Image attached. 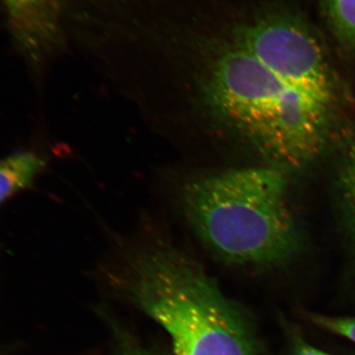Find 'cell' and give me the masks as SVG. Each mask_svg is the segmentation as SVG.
I'll use <instances>...</instances> for the list:
<instances>
[{
  "label": "cell",
  "mask_w": 355,
  "mask_h": 355,
  "mask_svg": "<svg viewBox=\"0 0 355 355\" xmlns=\"http://www.w3.org/2000/svg\"><path fill=\"white\" fill-rule=\"evenodd\" d=\"M207 0H153L140 44L146 64L186 79L197 119L247 142L277 167L317 158L335 109L286 85L232 38Z\"/></svg>",
  "instance_id": "1"
},
{
  "label": "cell",
  "mask_w": 355,
  "mask_h": 355,
  "mask_svg": "<svg viewBox=\"0 0 355 355\" xmlns=\"http://www.w3.org/2000/svg\"><path fill=\"white\" fill-rule=\"evenodd\" d=\"M114 279L128 300L165 329L176 355H260L244 313L171 242L154 238L133 247Z\"/></svg>",
  "instance_id": "2"
},
{
  "label": "cell",
  "mask_w": 355,
  "mask_h": 355,
  "mask_svg": "<svg viewBox=\"0 0 355 355\" xmlns=\"http://www.w3.org/2000/svg\"><path fill=\"white\" fill-rule=\"evenodd\" d=\"M287 195L282 168H234L189 180L181 205L191 230L221 260L272 266L291 260L301 246Z\"/></svg>",
  "instance_id": "3"
},
{
  "label": "cell",
  "mask_w": 355,
  "mask_h": 355,
  "mask_svg": "<svg viewBox=\"0 0 355 355\" xmlns=\"http://www.w3.org/2000/svg\"><path fill=\"white\" fill-rule=\"evenodd\" d=\"M14 46L38 69L64 50L67 40L62 0H0Z\"/></svg>",
  "instance_id": "4"
},
{
  "label": "cell",
  "mask_w": 355,
  "mask_h": 355,
  "mask_svg": "<svg viewBox=\"0 0 355 355\" xmlns=\"http://www.w3.org/2000/svg\"><path fill=\"white\" fill-rule=\"evenodd\" d=\"M322 27L345 58H355V0H311Z\"/></svg>",
  "instance_id": "5"
},
{
  "label": "cell",
  "mask_w": 355,
  "mask_h": 355,
  "mask_svg": "<svg viewBox=\"0 0 355 355\" xmlns=\"http://www.w3.org/2000/svg\"><path fill=\"white\" fill-rule=\"evenodd\" d=\"M46 166V159L33 151H21L0 159V205L30 188Z\"/></svg>",
  "instance_id": "6"
},
{
  "label": "cell",
  "mask_w": 355,
  "mask_h": 355,
  "mask_svg": "<svg viewBox=\"0 0 355 355\" xmlns=\"http://www.w3.org/2000/svg\"><path fill=\"white\" fill-rule=\"evenodd\" d=\"M336 177L340 209L355 252V139L345 149Z\"/></svg>",
  "instance_id": "7"
},
{
  "label": "cell",
  "mask_w": 355,
  "mask_h": 355,
  "mask_svg": "<svg viewBox=\"0 0 355 355\" xmlns=\"http://www.w3.org/2000/svg\"><path fill=\"white\" fill-rule=\"evenodd\" d=\"M310 320L320 328L343 336L355 343V318H336L314 314L310 315Z\"/></svg>",
  "instance_id": "8"
},
{
  "label": "cell",
  "mask_w": 355,
  "mask_h": 355,
  "mask_svg": "<svg viewBox=\"0 0 355 355\" xmlns=\"http://www.w3.org/2000/svg\"><path fill=\"white\" fill-rule=\"evenodd\" d=\"M114 355H161L155 350L144 347L139 340L125 333H119Z\"/></svg>",
  "instance_id": "9"
},
{
  "label": "cell",
  "mask_w": 355,
  "mask_h": 355,
  "mask_svg": "<svg viewBox=\"0 0 355 355\" xmlns=\"http://www.w3.org/2000/svg\"><path fill=\"white\" fill-rule=\"evenodd\" d=\"M292 355H330L326 352H321V350L315 349L311 347L310 345L303 342V340H298L294 345L293 354Z\"/></svg>",
  "instance_id": "10"
}]
</instances>
